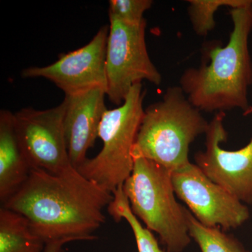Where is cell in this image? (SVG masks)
I'll list each match as a JSON object with an SVG mask.
<instances>
[{"mask_svg": "<svg viewBox=\"0 0 252 252\" xmlns=\"http://www.w3.org/2000/svg\"><path fill=\"white\" fill-rule=\"evenodd\" d=\"M114 195L77 169L54 175L32 170L19 190L1 207L28 220L44 243L92 241L105 223L104 209Z\"/></svg>", "mask_w": 252, "mask_h": 252, "instance_id": "1", "label": "cell"}, {"mask_svg": "<svg viewBox=\"0 0 252 252\" xmlns=\"http://www.w3.org/2000/svg\"><path fill=\"white\" fill-rule=\"evenodd\" d=\"M233 31L226 45L210 41L202 49L198 67L186 69L180 86L200 112H225L239 109L252 113L248 89L252 84V61L249 38L252 31V0L241 7L229 9Z\"/></svg>", "mask_w": 252, "mask_h": 252, "instance_id": "2", "label": "cell"}, {"mask_svg": "<svg viewBox=\"0 0 252 252\" xmlns=\"http://www.w3.org/2000/svg\"><path fill=\"white\" fill-rule=\"evenodd\" d=\"M208 126L180 86H170L161 100L144 109L132 157L143 158L175 171L190 162V145L205 134Z\"/></svg>", "mask_w": 252, "mask_h": 252, "instance_id": "3", "label": "cell"}, {"mask_svg": "<svg viewBox=\"0 0 252 252\" xmlns=\"http://www.w3.org/2000/svg\"><path fill=\"white\" fill-rule=\"evenodd\" d=\"M122 189L131 211L157 233L167 252H182L189 246L188 210L177 201L172 172L143 158L134 159Z\"/></svg>", "mask_w": 252, "mask_h": 252, "instance_id": "4", "label": "cell"}, {"mask_svg": "<svg viewBox=\"0 0 252 252\" xmlns=\"http://www.w3.org/2000/svg\"><path fill=\"white\" fill-rule=\"evenodd\" d=\"M145 95L142 83L136 84L122 105L105 111L98 131L102 149L77 168L111 193L124 185L133 170L132 152L144 116Z\"/></svg>", "mask_w": 252, "mask_h": 252, "instance_id": "5", "label": "cell"}, {"mask_svg": "<svg viewBox=\"0 0 252 252\" xmlns=\"http://www.w3.org/2000/svg\"><path fill=\"white\" fill-rule=\"evenodd\" d=\"M109 21L106 54L107 97L119 107L135 84L147 80L158 86L162 76L147 51V21L138 26H129L113 18H109Z\"/></svg>", "mask_w": 252, "mask_h": 252, "instance_id": "6", "label": "cell"}, {"mask_svg": "<svg viewBox=\"0 0 252 252\" xmlns=\"http://www.w3.org/2000/svg\"><path fill=\"white\" fill-rule=\"evenodd\" d=\"M172 182L176 196L205 226L226 231L239 228L250 219L248 207L210 180L196 164L190 162L172 172Z\"/></svg>", "mask_w": 252, "mask_h": 252, "instance_id": "7", "label": "cell"}, {"mask_svg": "<svg viewBox=\"0 0 252 252\" xmlns=\"http://www.w3.org/2000/svg\"><path fill=\"white\" fill-rule=\"evenodd\" d=\"M65 100L45 110L24 108L14 114L20 145L32 170L60 175L74 168L64 129Z\"/></svg>", "mask_w": 252, "mask_h": 252, "instance_id": "8", "label": "cell"}, {"mask_svg": "<svg viewBox=\"0 0 252 252\" xmlns=\"http://www.w3.org/2000/svg\"><path fill=\"white\" fill-rule=\"evenodd\" d=\"M109 26L100 28L86 45L67 54L44 67L23 69V78H44L54 83L65 95L101 88L107 91L106 54Z\"/></svg>", "mask_w": 252, "mask_h": 252, "instance_id": "9", "label": "cell"}, {"mask_svg": "<svg viewBox=\"0 0 252 252\" xmlns=\"http://www.w3.org/2000/svg\"><path fill=\"white\" fill-rule=\"evenodd\" d=\"M225 112H217L205 132V150L195 154V164L214 182L239 200L252 205V139L236 151L225 150Z\"/></svg>", "mask_w": 252, "mask_h": 252, "instance_id": "10", "label": "cell"}, {"mask_svg": "<svg viewBox=\"0 0 252 252\" xmlns=\"http://www.w3.org/2000/svg\"><path fill=\"white\" fill-rule=\"evenodd\" d=\"M106 96L105 89L95 88L64 97V134L71 163L77 170L98 138L99 125L107 109Z\"/></svg>", "mask_w": 252, "mask_h": 252, "instance_id": "11", "label": "cell"}, {"mask_svg": "<svg viewBox=\"0 0 252 252\" xmlns=\"http://www.w3.org/2000/svg\"><path fill=\"white\" fill-rule=\"evenodd\" d=\"M31 167L18 140L14 114L0 111V201L6 203L31 175Z\"/></svg>", "mask_w": 252, "mask_h": 252, "instance_id": "12", "label": "cell"}, {"mask_svg": "<svg viewBox=\"0 0 252 252\" xmlns=\"http://www.w3.org/2000/svg\"><path fill=\"white\" fill-rule=\"evenodd\" d=\"M46 243L17 212L0 209V252H44Z\"/></svg>", "mask_w": 252, "mask_h": 252, "instance_id": "13", "label": "cell"}, {"mask_svg": "<svg viewBox=\"0 0 252 252\" xmlns=\"http://www.w3.org/2000/svg\"><path fill=\"white\" fill-rule=\"evenodd\" d=\"M113 195L114 198L107 207V211L116 221L124 220L127 222L133 232L138 252H169L160 248L152 232L144 227L131 211L130 204L124 195L122 187L118 189Z\"/></svg>", "mask_w": 252, "mask_h": 252, "instance_id": "14", "label": "cell"}, {"mask_svg": "<svg viewBox=\"0 0 252 252\" xmlns=\"http://www.w3.org/2000/svg\"><path fill=\"white\" fill-rule=\"evenodd\" d=\"M189 235L201 252H248L243 244L220 228H209L200 223L187 210Z\"/></svg>", "mask_w": 252, "mask_h": 252, "instance_id": "15", "label": "cell"}, {"mask_svg": "<svg viewBox=\"0 0 252 252\" xmlns=\"http://www.w3.org/2000/svg\"><path fill=\"white\" fill-rule=\"evenodd\" d=\"M189 19L197 35L206 36L216 26L215 13L222 6L241 7L251 0H189Z\"/></svg>", "mask_w": 252, "mask_h": 252, "instance_id": "16", "label": "cell"}, {"mask_svg": "<svg viewBox=\"0 0 252 252\" xmlns=\"http://www.w3.org/2000/svg\"><path fill=\"white\" fill-rule=\"evenodd\" d=\"M153 3L152 0H110L109 17L129 26H138L146 21L144 13Z\"/></svg>", "mask_w": 252, "mask_h": 252, "instance_id": "17", "label": "cell"}, {"mask_svg": "<svg viewBox=\"0 0 252 252\" xmlns=\"http://www.w3.org/2000/svg\"><path fill=\"white\" fill-rule=\"evenodd\" d=\"M63 245L60 243L46 244L44 252H64L63 250Z\"/></svg>", "mask_w": 252, "mask_h": 252, "instance_id": "18", "label": "cell"}]
</instances>
